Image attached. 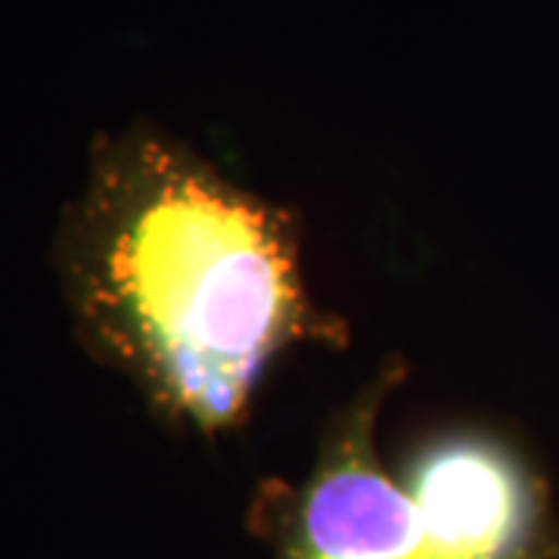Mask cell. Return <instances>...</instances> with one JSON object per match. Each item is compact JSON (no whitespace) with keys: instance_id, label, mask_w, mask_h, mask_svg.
<instances>
[{"instance_id":"cell-2","label":"cell","mask_w":559,"mask_h":559,"mask_svg":"<svg viewBox=\"0 0 559 559\" xmlns=\"http://www.w3.org/2000/svg\"><path fill=\"white\" fill-rule=\"evenodd\" d=\"M401 485L439 559H559L550 491L500 436L457 429L423 441Z\"/></svg>"},{"instance_id":"cell-1","label":"cell","mask_w":559,"mask_h":559,"mask_svg":"<svg viewBox=\"0 0 559 559\" xmlns=\"http://www.w3.org/2000/svg\"><path fill=\"white\" fill-rule=\"evenodd\" d=\"M53 259L81 345L202 432L246 414L286 345L326 333L293 224L153 131L94 146Z\"/></svg>"},{"instance_id":"cell-3","label":"cell","mask_w":559,"mask_h":559,"mask_svg":"<svg viewBox=\"0 0 559 559\" xmlns=\"http://www.w3.org/2000/svg\"><path fill=\"white\" fill-rule=\"evenodd\" d=\"M367 395L320 451L299 491L274 488L255 507V528L274 559H439L417 507L373 451Z\"/></svg>"}]
</instances>
